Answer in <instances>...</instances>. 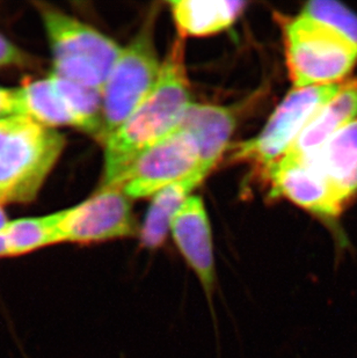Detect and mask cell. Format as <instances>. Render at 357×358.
Instances as JSON below:
<instances>
[{
  "label": "cell",
  "instance_id": "1",
  "mask_svg": "<svg viewBox=\"0 0 357 358\" xmlns=\"http://www.w3.org/2000/svg\"><path fill=\"white\" fill-rule=\"evenodd\" d=\"M185 42L178 38L162 61L155 87L106 141L102 187L114 185L144 151L174 131L192 103Z\"/></svg>",
  "mask_w": 357,
  "mask_h": 358
},
{
  "label": "cell",
  "instance_id": "2",
  "mask_svg": "<svg viewBox=\"0 0 357 358\" xmlns=\"http://www.w3.org/2000/svg\"><path fill=\"white\" fill-rule=\"evenodd\" d=\"M65 145L57 129L28 116L0 120V206L34 202Z\"/></svg>",
  "mask_w": 357,
  "mask_h": 358
},
{
  "label": "cell",
  "instance_id": "3",
  "mask_svg": "<svg viewBox=\"0 0 357 358\" xmlns=\"http://www.w3.org/2000/svg\"><path fill=\"white\" fill-rule=\"evenodd\" d=\"M34 6L50 47L51 75L102 92L122 48L51 3L37 1Z\"/></svg>",
  "mask_w": 357,
  "mask_h": 358
},
{
  "label": "cell",
  "instance_id": "4",
  "mask_svg": "<svg viewBox=\"0 0 357 358\" xmlns=\"http://www.w3.org/2000/svg\"><path fill=\"white\" fill-rule=\"evenodd\" d=\"M284 42L290 78L297 88L341 83L357 63L354 43L303 14L286 22Z\"/></svg>",
  "mask_w": 357,
  "mask_h": 358
},
{
  "label": "cell",
  "instance_id": "5",
  "mask_svg": "<svg viewBox=\"0 0 357 358\" xmlns=\"http://www.w3.org/2000/svg\"><path fill=\"white\" fill-rule=\"evenodd\" d=\"M153 19H148L134 40L122 48L102 88L105 144L148 96L158 81L162 62L153 40Z\"/></svg>",
  "mask_w": 357,
  "mask_h": 358
},
{
  "label": "cell",
  "instance_id": "6",
  "mask_svg": "<svg viewBox=\"0 0 357 358\" xmlns=\"http://www.w3.org/2000/svg\"><path fill=\"white\" fill-rule=\"evenodd\" d=\"M347 83L293 88L275 109L259 135L237 146L233 158L253 162L265 172L289 151L318 110L339 94Z\"/></svg>",
  "mask_w": 357,
  "mask_h": 358
},
{
  "label": "cell",
  "instance_id": "7",
  "mask_svg": "<svg viewBox=\"0 0 357 358\" xmlns=\"http://www.w3.org/2000/svg\"><path fill=\"white\" fill-rule=\"evenodd\" d=\"M62 243L91 245L139 236L130 199L118 187L100 189L77 206L56 213Z\"/></svg>",
  "mask_w": 357,
  "mask_h": 358
},
{
  "label": "cell",
  "instance_id": "8",
  "mask_svg": "<svg viewBox=\"0 0 357 358\" xmlns=\"http://www.w3.org/2000/svg\"><path fill=\"white\" fill-rule=\"evenodd\" d=\"M199 169L197 143L189 132L178 128L144 151L111 186L118 187L130 199H143Z\"/></svg>",
  "mask_w": 357,
  "mask_h": 358
},
{
  "label": "cell",
  "instance_id": "9",
  "mask_svg": "<svg viewBox=\"0 0 357 358\" xmlns=\"http://www.w3.org/2000/svg\"><path fill=\"white\" fill-rule=\"evenodd\" d=\"M169 231L183 260L199 280L213 311L217 273L211 227L201 197L192 195L183 203L173 217Z\"/></svg>",
  "mask_w": 357,
  "mask_h": 358
},
{
  "label": "cell",
  "instance_id": "10",
  "mask_svg": "<svg viewBox=\"0 0 357 358\" xmlns=\"http://www.w3.org/2000/svg\"><path fill=\"white\" fill-rule=\"evenodd\" d=\"M274 195L286 197L326 222H334L344 204L330 183L310 166L284 156L265 171Z\"/></svg>",
  "mask_w": 357,
  "mask_h": 358
},
{
  "label": "cell",
  "instance_id": "11",
  "mask_svg": "<svg viewBox=\"0 0 357 358\" xmlns=\"http://www.w3.org/2000/svg\"><path fill=\"white\" fill-rule=\"evenodd\" d=\"M300 162L323 176L346 206L357 194V120L332 136L314 155Z\"/></svg>",
  "mask_w": 357,
  "mask_h": 358
},
{
  "label": "cell",
  "instance_id": "12",
  "mask_svg": "<svg viewBox=\"0 0 357 358\" xmlns=\"http://www.w3.org/2000/svg\"><path fill=\"white\" fill-rule=\"evenodd\" d=\"M236 114L224 106L192 102L178 128L194 137L200 152V169L209 174L222 158L236 128Z\"/></svg>",
  "mask_w": 357,
  "mask_h": 358
},
{
  "label": "cell",
  "instance_id": "13",
  "mask_svg": "<svg viewBox=\"0 0 357 358\" xmlns=\"http://www.w3.org/2000/svg\"><path fill=\"white\" fill-rule=\"evenodd\" d=\"M357 119V79L323 105L284 156L303 160L318 151L332 136Z\"/></svg>",
  "mask_w": 357,
  "mask_h": 358
},
{
  "label": "cell",
  "instance_id": "14",
  "mask_svg": "<svg viewBox=\"0 0 357 358\" xmlns=\"http://www.w3.org/2000/svg\"><path fill=\"white\" fill-rule=\"evenodd\" d=\"M246 5V1L238 0H178L169 3L181 38H202L225 31L236 22Z\"/></svg>",
  "mask_w": 357,
  "mask_h": 358
},
{
  "label": "cell",
  "instance_id": "15",
  "mask_svg": "<svg viewBox=\"0 0 357 358\" xmlns=\"http://www.w3.org/2000/svg\"><path fill=\"white\" fill-rule=\"evenodd\" d=\"M206 176L208 174L199 169L188 178L162 188L152 196L151 206H148L143 225L139 229L143 247L155 250L165 243L173 217Z\"/></svg>",
  "mask_w": 357,
  "mask_h": 358
},
{
  "label": "cell",
  "instance_id": "16",
  "mask_svg": "<svg viewBox=\"0 0 357 358\" xmlns=\"http://www.w3.org/2000/svg\"><path fill=\"white\" fill-rule=\"evenodd\" d=\"M57 243L56 213L8 220L0 231V259L24 257Z\"/></svg>",
  "mask_w": 357,
  "mask_h": 358
},
{
  "label": "cell",
  "instance_id": "17",
  "mask_svg": "<svg viewBox=\"0 0 357 358\" xmlns=\"http://www.w3.org/2000/svg\"><path fill=\"white\" fill-rule=\"evenodd\" d=\"M22 114L50 128L72 127L78 129V121L50 76L29 80L19 86Z\"/></svg>",
  "mask_w": 357,
  "mask_h": 358
},
{
  "label": "cell",
  "instance_id": "18",
  "mask_svg": "<svg viewBox=\"0 0 357 358\" xmlns=\"http://www.w3.org/2000/svg\"><path fill=\"white\" fill-rule=\"evenodd\" d=\"M300 14L326 24L357 47V15L342 3L314 0L307 3Z\"/></svg>",
  "mask_w": 357,
  "mask_h": 358
},
{
  "label": "cell",
  "instance_id": "19",
  "mask_svg": "<svg viewBox=\"0 0 357 358\" xmlns=\"http://www.w3.org/2000/svg\"><path fill=\"white\" fill-rule=\"evenodd\" d=\"M34 59L27 51L0 33V69H31Z\"/></svg>",
  "mask_w": 357,
  "mask_h": 358
},
{
  "label": "cell",
  "instance_id": "20",
  "mask_svg": "<svg viewBox=\"0 0 357 358\" xmlns=\"http://www.w3.org/2000/svg\"><path fill=\"white\" fill-rule=\"evenodd\" d=\"M24 115L19 87L0 86V120Z\"/></svg>",
  "mask_w": 357,
  "mask_h": 358
},
{
  "label": "cell",
  "instance_id": "21",
  "mask_svg": "<svg viewBox=\"0 0 357 358\" xmlns=\"http://www.w3.org/2000/svg\"><path fill=\"white\" fill-rule=\"evenodd\" d=\"M8 217H7L6 213H5V209H4L3 206H0V231L3 230L5 225L8 223Z\"/></svg>",
  "mask_w": 357,
  "mask_h": 358
}]
</instances>
